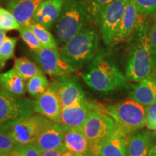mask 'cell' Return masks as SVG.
I'll return each mask as SVG.
<instances>
[{
	"instance_id": "obj_32",
	"label": "cell",
	"mask_w": 156,
	"mask_h": 156,
	"mask_svg": "<svg viewBox=\"0 0 156 156\" xmlns=\"http://www.w3.org/2000/svg\"><path fill=\"white\" fill-rule=\"evenodd\" d=\"M145 125L150 129L156 130V101L145 107Z\"/></svg>"
},
{
	"instance_id": "obj_3",
	"label": "cell",
	"mask_w": 156,
	"mask_h": 156,
	"mask_svg": "<svg viewBox=\"0 0 156 156\" xmlns=\"http://www.w3.org/2000/svg\"><path fill=\"white\" fill-rule=\"evenodd\" d=\"M90 22V15L85 0H65L54 27L57 44H66L87 27Z\"/></svg>"
},
{
	"instance_id": "obj_26",
	"label": "cell",
	"mask_w": 156,
	"mask_h": 156,
	"mask_svg": "<svg viewBox=\"0 0 156 156\" xmlns=\"http://www.w3.org/2000/svg\"><path fill=\"white\" fill-rule=\"evenodd\" d=\"M17 42V38L7 37L5 42L0 48V67H5L6 62L14 57L15 48Z\"/></svg>"
},
{
	"instance_id": "obj_19",
	"label": "cell",
	"mask_w": 156,
	"mask_h": 156,
	"mask_svg": "<svg viewBox=\"0 0 156 156\" xmlns=\"http://www.w3.org/2000/svg\"><path fill=\"white\" fill-rule=\"evenodd\" d=\"M65 126L52 122L38 136L35 143L42 151L56 149L64 145Z\"/></svg>"
},
{
	"instance_id": "obj_30",
	"label": "cell",
	"mask_w": 156,
	"mask_h": 156,
	"mask_svg": "<svg viewBox=\"0 0 156 156\" xmlns=\"http://www.w3.org/2000/svg\"><path fill=\"white\" fill-rule=\"evenodd\" d=\"M90 15L91 22L95 23L98 16L106 6L114 0H85Z\"/></svg>"
},
{
	"instance_id": "obj_14",
	"label": "cell",
	"mask_w": 156,
	"mask_h": 156,
	"mask_svg": "<svg viewBox=\"0 0 156 156\" xmlns=\"http://www.w3.org/2000/svg\"><path fill=\"white\" fill-rule=\"evenodd\" d=\"M140 17L133 0H127L124 15L117 27L111 46L128 41L137 27Z\"/></svg>"
},
{
	"instance_id": "obj_37",
	"label": "cell",
	"mask_w": 156,
	"mask_h": 156,
	"mask_svg": "<svg viewBox=\"0 0 156 156\" xmlns=\"http://www.w3.org/2000/svg\"><path fill=\"white\" fill-rule=\"evenodd\" d=\"M147 156H156V145H154L150 149Z\"/></svg>"
},
{
	"instance_id": "obj_41",
	"label": "cell",
	"mask_w": 156,
	"mask_h": 156,
	"mask_svg": "<svg viewBox=\"0 0 156 156\" xmlns=\"http://www.w3.org/2000/svg\"><path fill=\"white\" fill-rule=\"evenodd\" d=\"M0 69H1V67H0Z\"/></svg>"
},
{
	"instance_id": "obj_10",
	"label": "cell",
	"mask_w": 156,
	"mask_h": 156,
	"mask_svg": "<svg viewBox=\"0 0 156 156\" xmlns=\"http://www.w3.org/2000/svg\"><path fill=\"white\" fill-rule=\"evenodd\" d=\"M116 127V122L110 116L101 111L93 110L80 128L89 141L98 146L101 140L112 134Z\"/></svg>"
},
{
	"instance_id": "obj_38",
	"label": "cell",
	"mask_w": 156,
	"mask_h": 156,
	"mask_svg": "<svg viewBox=\"0 0 156 156\" xmlns=\"http://www.w3.org/2000/svg\"><path fill=\"white\" fill-rule=\"evenodd\" d=\"M62 156H79V155H77V154L74 153H72V152L67 151L65 153H64V154Z\"/></svg>"
},
{
	"instance_id": "obj_13",
	"label": "cell",
	"mask_w": 156,
	"mask_h": 156,
	"mask_svg": "<svg viewBox=\"0 0 156 156\" xmlns=\"http://www.w3.org/2000/svg\"><path fill=\"white\" fill-rule=\"evenodd\" d=\"M64 146L67 151L79 156H98V146L89 141L81 128L65 126Z\"/></svg>"
},
{
	"instance_id": "obj_8",
	"label": "cell",
	"mask_w": 156,
	"mask_h": 156,
	"mask_svg": "<svg viewBox=\"0 0 156 156\" xmlns=\"http://www.w3.org/2000/svg\"><path fill=\"white\" fill-rule=\"evenodd\" d=\"M32 58L43 71L52 77L68 76L76 72V69L63 57L57 48H43L33 51Z\"/></svg>"
},
{
	"instance_id": "obj_12",
	"label": "cell",
	"mask_w": 156,
	"mask_h": 156,
	"mask_svg": "<svg viewBox=\"0 0 156 156\" xmlns=\"http://www.w3.org/2000/svg\"><path fill=\"white\" fill-rule=\"evenodd\" d=\"M132 134L117 127L98 145V156H128V142Z\"/></svg>"
},
{
	"instance_id": "obj_23",
	"label": "cell",
	"mask_w": 156,
	"mask_h": 156,
	"mask_svg": "<svg viewBox=\"0 0 156 156\" xmlns=\"http://www.w3.org/2000/svg\"><path fill=\"white\" fill-rule=\"evenodd\" d=\"M14 69L25 80H28L35 76L44 74L41 68L28 58H17L15 60Z\"/></svg>"
},
{
	"instance_id": "obj_42",
	"label": "cell",
	"mask_w": 156,
	"mask_h": 156,
	"mask_svg": "<svg viewBox=\"0 0 156 156\" xmlns=\"http://www.w3.org/2000/svg\"><path fill=\"white\" fill-rule=\"evenodd\" d=\"M0 30H1V29H0Z\"/></svg>"
},
{
	"instance_id": "obj_17",
	"label": "cell",
	"mask_w": 156,
	"mask_h": 156,
	"mask_svg": "<svg viewBox=\"0 0 156 156\" xmlns=\"http://www.w3.org/2000/svg\"><path fill=\"white\" fill-rule=\"evenodd\" d=\"M44 0H8L7 9L20 26H30L38 5Z\"/></svg>"
},
{
	"instance_id": "obj_22",
	"label": "cell",
	"mask_w": 156,
	"mask_h": 156,
	"mask_svg": "<svg viewBox=\"0 0 156 156\" xmlns=\"http://www.w3.org/2000/svg\"><path fill=\"white\" fill-rule=\"evenodd\" d=\"M151 138L145 132L132 134L128 142V156H147L151 149Z\"/></svg>"
},
{
	"instance_id": "obj_36",
	"label": "cell",
	"mask_w": 156,
	"mask_h": 156,
	"mask_svg": "<svg viewBox=\"0 0 156 156\" xmlns=\"http://www.w3.org/2000/svg\"><path fill=\"white\" fill-rule=\"evenodd\" d=\"M6 38H7L6 31L0 30V48L2 47V46L4 42H5Z\"/></svg>"
},
{
	"instance_id": "obj_15",
	"label": "cell",
	"mask_w": 156,
	"mask_h": 156,
	"mask_svg": "<svg viewBox=\"0 0 156 156\" xmlns=\"http://www.w3.org/2000/svg\"><path fill=\"white\" fill-rule=\"evenodd\" d=\"M34 112L42 115L52 122L61 124L62 107L58 95L51 87L36 97L34 103Z\"/></svg>"
},
{
	"instance_id": "obj_11",
	"label": "cell",
	"mask_w": 156,
	"mask_h": 156,
	"mask_svg": "<svg viewBox=\"0 0 156 156\" xmlns=\"http://www.w3.org/2000/svg\"><path fill=\"white\" fill-rule=\"evenodd\" d=\"M49 87L58 95L62 108L80 104L87 101L79 81L72 76L56 77Z\"/></svg>"
},
{
	"instance_id": "obj_24",
	"label": "cell",
	"mask_w": 156,
	"mask_h": 156,
	"mask_svg": "<svg viewBox=\"0 0 156 156\" xmlns=\"http://www.w3.org/2000/svg\"><path fill=\"white\" fill-rule=\"evenodd\" d=\"M30 28L34 31L39 42L44 48H57V42L53 35L48 31V29L38 23H34L30 25Z\"/></svg>"
},
{
	"instance_id": "obj_2",
	"label": "cell",
	"mask_w": 156,
	"mask_h": 156,
	"mask_svg": "<svg viewBox=\"0 0 156 156\" xmlns=\"http://www.w3.org/2000/svg\"><path fill=\"white\" fill-rule=\"evenodd\" d=\"M83 79L93 90L109 93L129 89L127 78L107 51L100 50L90 62L83 74Z\"/></svg>"
},
{
	"instance_id": "obj_29",
	"label": "cell",
	"mask_w": 156,
	"mask_h": 156,
	"mask_svg": "<svg viewBox=\"0 0 156 156\" xmlns=\"http://www.w3.org/2000/svg\"><path fill=\"white\" fill-rule=\"evenodd\" d=\"M140 16L153 17L156 14V0H133Z\"/></svg>"
},
{
	"instance_id": "obj_25",
	"label": "cell",
	"mask_w": 156,
	"mask_h": 156,
	"mask_svg": "<svg viewBox=\"0 0 156 156\" xmlns=\"http://www.w3.org/2000/svg\"><path fill=\"white\" fill-rule=\"evenodd\" d=\"M49 85L46 75L41 74L28 80L27 83V90L32 97H38L46 92Z\"/></svg>"
},
{
	"instance_id": "obj_35",
	"label": "cell",
	"mask_w": 156,
	"mask_h": 156,
	"mask_svg": "<svg viewBox=\"0 0 156 156\" xmlns=\"http://www.w3.org/2000/svg\"><path fill=\"white\" fill-rule=\"evenodd\" d=\"M66 151H67V150L63 145L58 148H56V149L42 151L41 156H62Z\"/></svg>"
},
{
	"instance_id": "obj_39",
	"label": "cell",
	"mask_w": 156,
	"mask_h": 156,
	"mask_svg": "<svg viewBox=\"0 0 156 156\" xmlns=\"http://www.w3.org/2000/svg\"><path fill=\"white\" fill-rule=\"evenodd\" d=\"M0 156H9V154H2L0 153Z\"/></svg>"
},
{
	"instance_id": "obj_5",
	"label": "cell",
	"mask_w": 156,
	"mask_h": 156,
	"mask_svg": "<svg viewBox=\"0 0 156 156\" xmlns=\"http://www.w3.org/2000/svg\"><path fill=\"white\" fill-rule=\"evenodd\" d=\"M34 101L12 94L0 87V132H8L34 112Z\"/></svg>"
},
{
	"instance_id": "obj_21",
	"label": "cell",
	"mask_w": 156,
	"mask_h": 156,
	"mask_svg": "<svg viewBox=\"0 0 156 156\" xmlns=\"http://www.w3.org/2000/svg\"><path fill=\"white\" fill-rule=\"evenodd\" d=\"M0 87L18 96H22L25 93V80L17 73L14 68L0 74Z\"/></svg>"
},
{
	"instance_id": "obj_6",
	"label": "cell",
	"mask_w": 156,
	"mask_h": 156,
	"mask_svg": "<svg viewBox=\"0 0 156 156\" xmlns=\"http://www.w3.org/2000/svg\"><path fill=\"white\" fill-rule=\"evenodd\" d=\"M103 112L112 117L119 127L130 134L145 125V108L132 99L110 105Z\"/></svg>"
},
{
	"instance_id": "obj_27",
	"label": "cell",
	"mask_w": 156,
	"mask_h": 156,
	"mask_svg": "<svg viewBox=\"0 0 156 156\" xmlns=\"http://www.w3.org/2000/svg\"><path fill=\"white\" fill-rule=\"evenodd\" d=\"M19 32L23 41L33 51H36L44 48L30 26H21Z\"/></svg>"
},
{
	"instance_id": "obj_1",
	"label": "cell",
	"mask_w": 156,
	"mask_h": 156,
	"mask_svg": "<svg viewBox=\"0 0 156 156\" xmlns=\"http://www.w3.org/2000/svg\"><path fill=\"white\" fill-rule=\"evenodd\" d=\"M151 22L147 17H140L135 31L129 39V56L126 68V77L128 80H143L153 73L150 30Z\"/></svg>"
},
{
	"instance_id": "obj_40",
	"label": "cell",
	"mask_w": 156,
	"mask_h": 156,
	"mask_svg": "<svg viewBox=\"0 0 156 156\" xmlns=\"http://www.w3.org/2000/svg\"><path fill=\"white\" fill-rule=\"evenodd\" d=\"M2 0H0V5H1V2H2Z\"/></svg>"
},
{
	"instance_id": "obj_4",
	"label": "cell",
	"mask_w": 156,
	"mask_h": 156,
	"mask_svg": "<svg viewBox=\"0 0 156 156\" xmlns=\"http://www.w3.org/2000/svg\"><path fill=\"white\" fill-rule=\"evenodd\" d=\"M100 51V36L97 29L87 26L63 45L60 53L75 67L88 63Z\"/></svg>"
},
{
	"instance_id": "obj_31",
	"label": "cell",
	"mask_w": 156,
	"mask_h": 156,
	"mask_svg": "<svg viewBox=\"0 0 156 156\" xmlns=\"http://www.w3.org/2000/svg\"><path fill=\"white\" fill-rule=\"evenodd\" d=\"M17 146L8 132H0V153L9 154Z\"/></svg>"
},
{
	"instance_id": "obj_28",
	"label": "cell",
	"mask_w": 156,
	"mask_h": 156,
	"mask_svg": "<svg viewBox=\"0 0 156 156\" xmlns=\"http://www.w3.org/2000/svg\"><path fill=\"white\" fill-rule=\"evenodd\" d=\"M20 25L15 20L10 12L0 7V29L2 30H18Z\"/></svg>"
},
{
	"instance_id": "obj_20",
	"label": "cell",
	"mask_w": 156,
	"mask_h": 156,
	"mask_svg": "<svg viewBox=\"0 0 156 156\" xmlns=\"http://www.w3.org/2000/svg\"><path fill=\"white\" fill-rule=\"evenodd\" d=\"M129 97L143 106L156 101V75H152L139 82L133 87Z\"/></svg>"
},
{
	"instance_id": "obj_16",
	"label": "cell",
	"mask_w": 156,
	"mask_h": 156,
	"mask_svg": "<svg viewBox=\"0 0 156 156\" xmlns=\"http://www.w3.org/2000/svg\"><path fill=\"white\" fill-rule=\"evenodd\" d=\"M95 104L86 101L80 104L62 108L61 124L67 128H80L93 110H98Z\"/></svg>"
},
{
	"instance_id": "obj_9",
	"label": "cell",
	"mask_w": 156,
	"mask_h": 156,
	"mask_svg": "<svg viewBox=\"0 0 156 156\" xmlns=\"http://www.w3.org/2000/svg\"><path fill=\"white\" fill-rule=\"evenodd\" d=\"M127 0H114L103 8L98 16L95 24L105 44L111 46L116 30L125 10Z\"/></svg>"
},
{
	"instance_id": "obj_18",
	"label": "cell",
	"mask_w": 156,
	"mask_h": 156,
	"mask_svg": "<svg viewBox=\"0 0 156 156\" xmlns=\"http://www.w3.org/2000/svg\"><path fill=\"white\" fill-rule=\"evenodd\" d=\"M65 0H44L38 5L34 15V21L48 30L58 20Z\"/></svg>"
},
{
	"instance_id": "obj_33",
	"label": "cell",
	"mask_w": 156,
	"mask_h": 156,
	"mask_svg": "<svg viewBox=\"0 0 156 156\" xmlns=\"http://www.w3.org/2000/svg\"><path fill=\"white\" fill-rule=\"evenodd\" d=\"M150 41H151L152 59L153 64V73L156 75V14L154 22L150 30Z\"/></svg>"
},
{
	"instance_id": "obj_34",
	"label": "cell",
	"mask_w": 156,
	"mask_h": 156,
	"mask_svg": "<svg viewBox=\"0 0 156 156\" xmlns=\"http://www.w3.org/2000/svg\"><path fill=\"white\" fill-rule=\"evenodd\" d=\"M17 147L20 151L22 156H41L42 155V151L35 142L25 145H17Z\"/></svg>"
},
{
	"instance_id": "obj_7",
	"label": "cell",
	"mask_w": 156,
	"mask_h": 156,
	"mask_svg": "<svg viewBox=\"0 0 156 156\" xmlns=\"http://www.w3.org/2000/svg\"><path fill=\"white\" fill-rule=\"evenodd\" d=\"M52 121L41 114H32L20 121L9 129L8 133L17 145H25L36 142L38 136Z\"/></svg>"
}]
</instances>
